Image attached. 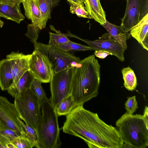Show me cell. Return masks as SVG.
Segmentation results:
<instances>
[{
    "instance_id": "6da1fadb",
    "label": "cell",
    "mask_w": 148,
    "mask_h": 148,
    "mask_svg": "<svg viewBox=\"0 0 148 148\" xmlns=\"http://www.w3.org/2000/svg\"><path fill=\"white\" fill-rule=\"evenodd\" d=\"M62 129L64 133L83 139L91 148H122L124 143L116 128L86 109L83 104L67 115Z\"/></svg>"
},
{
    "instance_id": "7a4b0ae2",
    "label": "cell",
    "mask_w": 148,
    "mask_h": 148,
    "mask_svg": "<svg viewBox=\"0 0 148 148\" xmlns=\"http://www.w3.org/2000/svg\"><path fill=\"white\" fill-rule=\"evenodd\" d=\"M100 65L94 55L80 60L73 68L70 94L74 107L84 104L98 94Z\"/></svg>"
},
{
    "instance_id": "3957f363",
    "label": "cell",
    "mask_w": 148,
    "mask_h": 148,
    "mask_svg": "<svg viewBox=\"0 0 148 148\" xmlns=\"http://www.w3.org/2000/svg\"><path fill=\"white\" fill-rule=\"evenodd\" d=\"M41 116L36 132L38 148H59L60 137L58 116L50 98L41 103Z\"/></svg>"
},
{
    "instance_id": "277c9868",
    "label": "cell",
    "mask_w": 148,
    "mask_h": 148,
    "mask_svg": "<svg viewBox=\"0 0 148 148\" xmlns=\"http://www.w3.org/2000/svg\"><path fill=\"white\" fill-rule=\"evenodd\" d=\"M123 143L132 148H145L148 146V128L142 115L126 112L116 123Z\"/></svg>"
},
{
    "instance_id": "5b68a950",
    "label": "cell",
    "mask_w": 148,
    "mask_h": 148,
    "mask_svg": "<svg viewBox=\"0 0 148 148\" xmlns=\"http://www.w3.org/2000/svg\"><path fill=\"white\" fill-rule=\"evenodd\" d=\"M14 103L21 120L37 130L41 114V105L30 88L14 98Z\"/></svg>"
},
{
    "instance_id": "8992f818",
    "label": "cell",
    "mask_w": 148,
    "mask_h": 148,
    "mask_svg": "<svg viewBox=\"0 0 148 148\" xmlns=\"http://www.w3.org/2000/svg\"><path fill=\"white\" fill-rule=\"evenodd\" d=\"M33 44L34 49L48 58L52 66L53 73L73 68L80 60L79 57L58 46L37 42Z\"/></svg>"
},
{
    "instance_id": "52a82bcc",
    "label": "cell",
    "mask_w": 148,
    "mask_h": 148,
    "mask_svg": "<svg viewBox=\"0 0 148 148\" xmlns=\"http://www.w3.org/2000/svg\"><path fill=\"white\" fill-rule=\"evenodd\" d=\"M73 68L52 73L50 82V98L56 109L61 101L70 94Z\"/></svg>"
},
{
    "instance_id": "ba28073f",
    "label": "cell",
    "mask_w": 148,
    "mask_h": 148,
    "mask_svg": "<svg viewBox=\"0 0 148 148\" xmlns=\"http://www.w3.org/2000/svg\"><path fill=\"white\" fill-rule=\"evenodd\" d=\"M68 36L80 40L86 43L94 51L103 50L112 53L121 62L125 61L124 53L125 50L121 45L109 33L106 32L97 40H91L84 39L67 31Z\"/></svg>"
},
{
    "instance_id": "9c48e42d",
    "label": "cell",
    "mask_w": 148,
    "mask_h": 148,
    "mask_svg": "<svg viewBox=\"0 0 148 148\" xmlns=\"http://www.w3.org/2000/svg\"><path fill=\"white\" fill-rule=\"evenodd\" d=\"M126 10L121 26L129 32L147 14L148 0H126Z\"/></svg>"
},
{
    "instance_id": "30bf717a",
    "label": "cell",
    "mask_w": 148,
    "mask_h": 148,
    "mask_svg": "<svg viewBox=\"0 0 148 148\" xmlns=\"http://www.w3.org/2000/svg\"><path fill=\"white\" fill-rule=\"evenodd\" d=\"M29 71L34 78L42 83L50 82L53 73L52 65L48 58L34 49L29 62Z\"/></svg>"
},
{
    "instance_id": "8fae6325",
    "label": "cell",
    "mask_w": 148,
    "mask_h": 148,
    "mask_svg": "<svg viewBox=\"0 0 148 148\" xmlns=\"http://www.w3.org/2000/svg\"><path fill=\"white\" fill-rule=\"evenodd\" d=\"M18 118L20 119L14 104L0 95V120L19 136L25 130Z\"/></svg>"
},
{
    "instance_id": "7c38bea8",
    "label": "cell",
    "mask_w": 148,
    "mask_h": 148,
    "mask_svg": "<svg viewBox=\"0 0 148 148\" xmlns=\"http://www.w3.org/2000/svg\"><path fill=\"white\" fill-rule=\"evenodd\" d=\"M32 54L25 55L18 51H12L6 56L11 65L13 81L10 88L16 86L26 71H29V62Z\"/></svg>"
},
{
    "instance_id": "4fadbf2b",
    "label": "cell",
    "mask_w": 148,
    "mask_h": 148,
    "mask_svg": "<svg viewBox=\"0 0 148 148\" xmlns=\"http://www.w3.org/2000/svg\"><path fill=\"white\" fill-rule=\"evenodd\" d=\"M22 3L26 17L40 30L43 29L41 20L40 0H24Z\"/></svg>"
},
{
    "instance_id": "5bb4252c",
    "label": "cell",
    "mask_w": 148,
    "mask_h": 148,
    "mask_svg": "<svg viewBox=\"0 0 148 148\" xmlns=\"http://www.w3.org/2000/svg\"><path fill=\"white\" fill-rule=\"evenodd\" d=\"M148 14L130 31L131 36L135 39L142 47L148 50Z\"/></svg>"
},
{
    "instance_id": "9a60e30c",
    "label": "cell",
    "mask_w": 148,
    "mask_h": 148,
    "mask_svg": "<svg viewBox=\"0 0 148 148\" xmlns=\"http://www.w3.org/2000/svg\"><path fill=\"white\" fill-rule=\"evenodd\" d=\"M102 25L125 50L127 49L126 41L131 38L130 33L126 32L121 25L117 26L112 24L107 20Z\"/></svg>"
},
{
    "instance_id": "2e32d148",
    "label": "cell",
    "mask_w": 148,
    "mask_h": 148,
    "mask_svg": "<svg viewBox=\"0 0 148 148\" xmlns=\"http://www.w3.org/2000/svg\"><path fill=\"white\" fill-rule=\"evenodd\" d=\"M85 9L96 21L102 25L106 21L100 0H84Z\"/></svg>"
},
{
    "instance_id": "e0dca14e",
    "label": "cell",
    "mask_w": 148,
    "mask_h": 148,
    "mask_svg": "<svg viewBox=\"0 0 148 148\" xmlns=\"http://www.w3.org/2000/svg\"><path fill=\"white\" fill-rule=\"evenodd\" d=\"M0 17L18 24L25 18L21 10L20 4L12 6L1 3H0Z\"/></svg>"
},
{
    "instance_id": "ac0fdd59",
    "label": "cell",
    "mask_w": 148,
    "mask_h": 148,
    "mask_svg": "<svg viewBox=\"0 0 148 148\" xmlns=\"http://www.w3.org/2000/svg\"><path fill=\"white\" fill-rule=\"evenodd\" d=\"M35 79L29 71H26L20 78L15 86L10 88L8 93L14 98L31 88L32 83Z\"/></svg>"
},
{
    "instance_id": "d6986e66",
    "label": "cell",
    "mask_w": 148,
    "mask_h": 148,
    "mask_svg": "<svg viewBox=\"0 0 148 148\" xmlns=\"http://www.w3.org/2000/svg\"><path fill=\"white\" fill-rule=\"evenodd\" d=\"M13 76L10 62L6 58L0 61V88L3 91L8 90L10 87Z\"/></svg>"
},
{
    "instance_id": "ffe728a7",
    "label": "cell",
    "mask_w": 148,
    "mask_h": 148,
    "mask_svg": "<svg viewBox=\"0 0 148 148\" xmlns=\"http://www.w3.org/2000/svg\"><path fill=\"white\" fill-rule=\"evenodd\" d=\"M60 0H40V9L42 25L45 28L48 19L51 18L52 9L56 6Z\"/></svg>"
},
{
    "instance_id": "44dd1931",
    "label": "cell",
    "mask_w": 148,
    "mask_h": 148,
    "mask_svg": "<svg viewBox=\"0 0 148 148\" xmlns=\"http://www.w3.org/2000/svg\"><path fill=\"white\" fill-rule=\"evenodd\" d=\"M18 136L16 133L0 120V143L6 148H16L12 141Z\"/></svg>"
},
{
    "instance_id": "7402d4cb",
    "label": "cell",
    "mask_w": 148,
    "mask_h": 148,
    "mask_svg": "<svg viewBox=\"0 0 148 148\" xmlns=\"http://www.w3.org/2000/svg\"><path fill=\"white\" fill-rule=\"evenodd\" d=\"M49 27L51 30L56 33L49 32V39L48 44L58 46L70 41L67 34L62 33L59 30H56L53 25H50Z\"/></svg>"
},
{
    "instance_id": "603a6c76",
    "label": "cell",
    "mask_w": 148,
    "mask_h": 148,
    "mask_svg": "<svg viewBox=\"0 0 148 148\" xmlns=\"http://www.w3.org/2000/svg\"><path fill=\"white\" fill-rule=\"evenodd\" d=\"M125 88L130 91H133L137 85L136 77L133 70L129 66L123 68L121 70Z\"/></svg>"
},
{
    "instance_id": "cb8c5ba5",
    "label": "cell",
    "mask_w": 148,
    "mask_h": 148,
    "mask_svg": "<svg viewBox=\"0 0 148 148\" xmlns=\"http://www.w3.org/2000/svg\"><path fill=\"white\" fill-rule=\"evenodd\" d=\"M74 108L73 99L70 94L61 101L56 110L58 116L67 115Z\"/></svg>"
},
{
    "instance_id": "d4e9b609",
    "label": "cell",
    "mask_w": 148,
    "mask_h": 148,
    "mask_svg": "<svg viewBox=\"0 0 148 148\" xmlns=\"http://www.w3.org/2000/svg\"><path fill=\"white\" fill-rule=\"evenodd\" d=\"M16 148H32L35 147L34 143L28 136L25 131L22 132L19 136L12 142Z\"/></svg>"
},
{
    "instance_id": "484cf974",
    "label": "cell",
    "mask_w": 148,
    "mask_h": 148,
    "mask_svg": "<svg viewBox=\"0 0 148 148\" xmlns=\"http://www.w3.org/2000/svg\"><path fill=\"white\" fill-rule=\"evenodd\" d=\"M42 83L40 81L35 78L31 87L34 91L40 105L42 102L48 99L46 93L42 86Z\"/></svg>"
},
{
    "instance_id": "4316f807",
    "label": "cell",
    "mask_w": 148,
    "mask_h": 148,
    "mask_svg": "<svg viewBox=\"0 0 148 148\" xmlns=\"http://www.w3.org/2000/svg\"><path fill=\"white\" fill-rule=\"evenodd\" d=\"M58 46L69 52L70 51H85L92 50L89 46L74 42L71 40L67 43Z\"/></svg>"
},
{
    "instance_id": "83f0119b",
    "label": "cell",
    "mask_w": 148,
    "mask_h": 148,
    "mask_svg": "<svg viewBox=\"0 0 148 148\" xmlns=\"http://www.w3.org/2000/svg\"><path fill=\"white\" fill-rule=\"evenodd\" d=\"M70 11L71 13L75 14L79 17L92 19L91 16L85 9L84 5H71Z\"/></svg>"
},
{
    "instance_id": "f1b7e54d",
    "label": "cell",
    "mask_w": 148,
    "mask_h": 148,
    "mask_svg": "<svg viewBox=\"0 0 148 148\" xmlns=\"http://www.w3.org/2000/svg\"><path fill=\"white\" fill-rule=\"evenodd\" d=\"M27 32L25 34V35L33 43L37 42L40 30L39 28L31 23L27 25Z\"/></svg>"
},
{
    "instance_id": "f546056e",
    "label": "cell",
    "mask_w": 148,
    "mask_h": 148,
    "mask_svg": "<svg viewBox=\"0 0 148 148\" xmlns=\"http://www.w3.org/2000/svg\"><path fill=\"white\" fill-rule=\"evenodd\" d=\"M125 104L126 113L129 114H133L138 108V102L135 96L129 97Z\"/></svg>"
},
{
    "instance_id": "4dcf8cb0",
    "label": "cell",
    "mask_w": 148,
    "mask_h": 148,
    "mask_svg": "<svg viewBox=\"0 0 148 148\" xmlns=\"http://www.w3.org/2000/svg\"><path fill=\"white\" fill-rule=\"evenodd\" d=\"M21 125L25 130L27 134L34 143L35 147L38 148V143L36 133L32 127L26 125L20 118L18 119Z\"/></svg>"
},
{
    "instance_id": "1f68e13d",
    "label": "cell",
    "mask_w": 148,
    "mask_h": 148,
    "mask_svg": "<svg viewBox=\"0 0 148 148\" xmlns=\"http://www.w3.org/2000/svg\"><path fill=\"white\" fill-rule=\"evenodd\" d=\"M94 54L96 57L101 59H104L109 55H113L111 53L103 50L95 51Z\"/></svg>"
},
{
    "instance_id": "d6a6232c",
    "label": "cell",
    "mask_w": 148,
    "mask_h": 148,
    "mask_svg": "<svg viewBox=\"0 0 148 148\" xmlns=\"http://www.w3.org/2000/svg\"><path fill=\"white\" fill-rule=\"evenodd\" d=\"M24 0H0V3L14 6L20 4Z\"/></svg>"
},
{
    "instance_id": "836d02e7",
    "label": "cell",
    "mask_w": 148,
    "mask_h": 148,
    "mask_svg": "<svg viewBox=\"0 0 148 148\" xmlns=\"http://www.w3.org/2000/svg\"><path fill=\"white\" fill-rule=\"evenodd\" d=\"M144 119L145 124L148 128V108L145 106V108L143 114V115Z\"/></svg>"
},
{
    "instance_id": "e575fe53",
    "label": "cell",
    "mask_w": 148,
    "mask_h": 148,
    "mask_svg": "<svg viewBox=\"0 0 148 148\" xmlns=\"http://www.w3.org/2000/svg\"><path fill=\"white\" fill-rule=\"evenodd\" d=\"M70 5L80 4L84 5V0H66Z\"/></svg>"
},
{
    "instance_id": "d590c367",
    "label": "cell",
    "mask_w": 148,
    "mask_h": 148,
    "mask_svg": "<svg viewBox=\"0 0 148 148\" xmlns=\"http://www.w3.org/2000/svg\"><path fill=\"white\" fill-rule=\"evenodd\" d=\"M4 25V22L0 19V28H2Z\"/></svg>"
},
{
    "instance_id": "8d00e7d4",
    "label": "cell",
    "mask_w": 148,
    "mask_h": 148,
    "mask_svg": "<svg viewBox=\"0 0 148 148\" xmlns=\"http://www.w3.org/2000/svg\"><path fill=\"white\" fill-rule=\"evenodd\" d=\"M0 148H6V147L0 143Z\"/></svg>"
}]
</instances>
